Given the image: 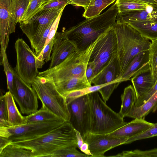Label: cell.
I'll return each mask as SVG.
<instances>
[{
  "label": "cell",
  "instance_id": "1",
  "mask_svg": "<svg viewBox=\"0 0 157 157\" xmlns=\"http://www.w3.org/2000/svg\"><path fill=\"white\" fill-rule=\"evenodd\" d=\"M10 144L31 150L36 157H51L56 151L67 147H77L75 129L70 121L34 138Z\"/></svg>",
  "mask_w": 157,
  "mask_h": 157
},
{
  "label": "cell",
  "instance_id": "2",
  "mask_svg": "<svg viewBox=\"0 0 157 157\" xmlns=\"http://www.w3.org/2000/svg\"><path fill=\"white\" fill-rule=\"evenodd\" d=\"M119 11L115 2L101 14L81 21L63 32L76 43L79 50H84L101 34L115 25Z\"/></svg>",
  "mask_w": 157,
  "mask_h": 157
},
{
  "label": "cell",
  "instance_id": "3",
  "mask_svg": "<svg viewBox=\"0 0 157 157\" xmlns=\"http://www.w3.org/2000/svg\"><path fill=\"white\" fill-rule=\"evenodd\" d=\"M114 28L121 77L128 64L136 56L142 52L149 50L151 42L128 23L116 22Z\"/></svg>",
  "mask_w": 157,
  "mask_h": 157
},
{
  "label": "cell",
  "instance_id": "4",
  "mask_svg": "<svg viewBox=\"0 0 157 157\" xmlns=\"http://www.w3.org/2000/svg\"><path fill=\"white\" fill-rule=\"evenodd\" d=\"M98 91L87 94L91 113V132L110 133L126 122L119 113L116 112L107 105Z\"/></svg>",
  "mask_w": 157,
  "mask_h": 157
},
{
  "label": "cell",
  "instance_id": "5",
  "mask_svg": "<svg viewBox=\"0 0 157 157\" xmlns=\"http://www.w3.org/2000/svg\"><path fill=\"white\" fill-rule=\"evenodd\" d=\"M98 39L86 49L78 50L72 53L56 66L39 72L38 76L51 78L55 83L73 77H86V67Z\"/></svg>",
  "mask_w": 157,
  "mask_h": 157
},
{
  "label": "cell",
  "instance_id": "6",
  "mask_svg": "<svg viewBox=\"0 0 157 157\" xmlns=\"http://www.w3.org/2000/svg\"><path fill=\"white\" fill-rule=\"evenodd\" d=\"M31 86L42 104L59 118L69 121L71 115L66 98L58 91L52 78L38 76Z\"/></svg>",
  "mask_w": 157,
  "mask_h": 157
},
{
  "label": "cell",
  "instance_id": "7",
  "mask_svg": "<svg viewBox=\"0 0 157 157\" xmlns=\"http://www.w3.org/2000/svg\"><path fill=\"white\" fill-rule=\"evenodd\" d=\"M64 8L43 9L41 8L28 20L19 22L20 28L29 39L35 53L44 33Z\"/></svg>",
  "mask_w": 157,
  "mask_h": 157
},
{
  "label": "cell",
  "instance_id": "8",
  "mask_svg": "<svg viewBox=\"0 0 157 157\" xmlns=\"http://www.w3.org/2000/svg\"><path fill=\"white\" fill-rule=\"evenodd\" d=\"M65 122L62 119L58 118L17 126L0 128V136L9 139L11 143L28 140L47 133Z\"/></svg>",
  "mask_w": 157,
  "mask_h": 157
},
{
  "label": "cell",
  "instance_id": "9",
  "mask_svg": "<svg viewBox=\"0 0 157 157\" xmlns=\"http://www.w3.org/2000/svg\"><path fill=\"white\" fill-rule=\"evenodd\" d=\"M114 26L98 37L91 54L89 63L94 67L95 76L107 65L113 55L117 52Z\"/></svg>",
  "mask_w": 157,
  "mask_h": 157
},
{
  "label": "cell",
  "instance_id": "10",
  "mask_svg": "<svg viewBox=\"0 0 157 157\" xmlns=\"http://www.w3.org/2000/svg\"><path fill=\"white\" fill-rule=\"evenodd\" d=\"M14 47L16 64L14 69L22 79L31 85L39 73L36 56L22 38L16 40Z\"/></svg>",
  "mask_w": 157,
  "mask_h": 157
},
{
  "label": "cell",
  "instance_id": "11",
  "mask_svg": "<svg viewBox=\"0 0 157 157\" xmlns=\"http://www.w3.org/2000/svg\"><path fill=\"white\" fill-rule=\"evenodd\" d=\"M14 75L11 92L22 113L29 115L38 110V97L31 85L22 79L13 70Z\"/></svg>",
  "mask_w": 157,
  "mask_h": 157
},
{
  "label": "cell",
  "instance_id": "12",
  "mask_svg": "<svg viewBox=\"0 0 157 157\" xmlns=\"http://www.w3.org/2000/svg\"><path fill=\"white\" fill-rule=\"evenodd\" d=\"M68 106L71 115L69 121L74 128L82 137L91 132V113L87 94L72 100Z\"/></svg>",
  "mask_w": 157,
  "mask_h": 157
},
{
  "label": "cell",
  "instance_id": "13",
  "mask_svg": "<svg viewBox=\"0 0 157 157\" xmlns=\"http://www.w3.org/2000/svg\"><path fill=\"white\" fill-rule=\"evenodd\" d=\"M88 144L92 157H105L104 154L108 151L117 146L125 144L128 138L113 136L109 133L97 134L91 132L83 137Z\"/></svg>",
  "mask_w": 157,
  "mask_h": 157
},
{
  "label": "cell",
  "instance_id": "14",
  "mask_svg": "<svg viewBox=\"0 0 157 157\" xmlns=\"http://www.w3.org/2000/svg\"><path fill=\"white\" fill-rule=\"evenodd\" d=\"M17 23L13 11V0H0V40L1 47L6 49L10 35L15 32Z\"/></svg>",
  "mask_w": 157,
  "mask_h": 157
},
{
  "label": "cell",
  "instance_id": "15",
  "mask_svg": "<svg viewBox=\"0 0 157 157\" xmlns=\"http://www.w3.org/2000/svg\"><path fill=\"white\" fill-rule=\"evenodd\" d=\"M78 50L75 42L69 39L63 32H56L54 36L52 52L48 69L58 65L72 53Z\"/></svg>",
  "mask_w": 157,
  "mask_h": 157
},
{
  "label": "cell",
  "instance_id": "16",
  "mask_svg": "<svg viewBox=\"0 0 157 157\" xmlns=\"http://www.w3.org/2000/svg\"><path fill=\"white\" fill-rule=\"evenodd\" d=\"M116 21L129 23L139 21L157 22V4L147 3L144 10L118 12Z\"/></svg>",
  "mask_w": 157,
  "mask_h": 157
},
{
  "label": "cell",
  "instance_id": "17",
  "mask_svg": "<svg viewBox=\"0 0 157 157\" xmlns=\"http://www.w3.org/2000/svg\"><path fill=\"white\" fill-rule=\"evenodd\" d=\"M121 79L123 80L120 76L117 52L113 55L107 65L94 77L91 83L94 85L111 84Z\"/></svg>",
  "mask_w": 157,
  "mask_h": 157
},
{
  "label": "cell",
  "instance_id": "18",
  "mask_svg": "<svg viewBox=\"0 0 157 157\" xmlns=\"http://www.w3.org/2000/svg\"><path fill=\"white\" fill-rule=\"evenodd\" d=\"M153 123L143 118H135L116 130L110 133L112 135L125 137L128 139L143 133L151 127Z\"/></svg>",
  "mask_w": 157,
  "mask_h": 157
},
{
  "label": "cell",
  "instance_id": "19",
  "mask_svg": "<svg viewBox=\"0 0 157 157\" xmlns=\"http://www.w3.org/2000/svg\"><path fill=\"white\" fill-rule=\"evenodd\" d=\"M131 80L137 99L146 93L156 83L150 67L136 74Z\"/></svg>",
  "mask_w": 157,
  "mask_h": 157
},
{
  "label": "cell",
  "instance_id": "20",
  "mask_svg": "<svg viewBox=\"0 0 157 157\" xmlns=\"http://www.w3.org/2000/svg\"><path fill=\"white\" fill-rule=\"evenodd\" d=\"M149 50L142 52L132 60L122 74L124 82L128 81L137 73L150 67Z\"/></svg>",
  "mask_w": 157,
  "mask_h": 157
},
{
  "label": "cell",
  "instance_id": "21",
  "mask_svg": "<svg viewBox=\"0 0 157 157\" xmlns=\"http://www.w3.org/2000/svg\"><path fill=\"white\" fill-rule=\"evenodd\" d=\"M55 83L58 91L65 97L71 92L91 86L86 77H73Z\"/></svg>",
  "mask_w": 157,
  "mask_h": 157
},
{
  "label": "cell",
  "instance_id": "22",
  "mask_svg": "<svg viewBox=\"0 0 157 157\" xmlns=\"http://www.w3.org/2000/svg\"><path fill=\"white\" fill-rule=\"evenodd\" d=\"M157 110V90L141 105L134 107L126 117L134 119L143 118L151 112Z\"/></svg>",
  "mask_w": 157,
  "mask_h": 157
},
{
  "label": "cell",
  "instance_id": "23",
  "mask_svg": "<svg viewBox=\"0 0 157 157\" xmlns=\"http://www.w3.org/2000/svg\"><path fill=\"white\" fill-rule=\"evenodd\" d=\"M121 105L119 113L123 118L135 106L137 100L135 91L132 86L125 87L121 96Z\"/></svg>",
  "mask_w": 157,
  "mask_h": 157
},
{
  "label": "cell",
  "instance_id": "24",
  "mask_svg": "<svg viewBox=\"0 0 157 157\" xmlns=\"http://www.w3.org/2000/svg\"><path fill=\"white\" fill-rule=\"evenodd\" d=\"M128 23L144 37L151 41L157 40V22L136 21Z\"/></svg>",
  "mask_w": 157,
  "mask_h": 157
},
{
  "label": "cell",
  "instance_id": "25",
  "mask_svg": "<svg viewBox=\"0 0 157 157\" xmlns=\"http://www.w3.org/2000/svg\"><path fill=\"white\" fill-rule=\"evenodd\" d=\"M8 113V121L10 127L22 124L24 116L18 110L14 99L11 92L8 91L6 92Z\"/></svg>",
  "mask_w": 157,
  "mask_h": 157
},
{
  "label": "cell",
  "instance_id": "26",
  "mask_svg": "<svg viewBox=\"0 0 157 157\" xmlns=\"http://www.w3.org/2000/svg\"><path fill=\"white\" fill-rule=\"evenodd\" d=\"M60 118L49 110L44 104L34 113L24 116L23 124Z\"/></svg>",
  "mask_w": 157,
  "mask_h": 157
},
{
  "label": "cell",
  "instance_id": "27",
  "mask_svg": "<svg viewBox=\"0 0 157 157\" xmlns=\"http://www.w3.org/2000/svg\"><path fill=\"white\" fill-rule=\"evenodd\" d=\"M116 0H91L84 10L83 16L89 18L98 16L105 8L113 3Z\"/></svg>",
  "mask_w": 157,
  "mask_h": 157
},
{
  "label": "cell",
  "instance_id": "28",
  "mask_svg": "<svg viewBox=\"0 0 157 157\" xmlns=\"http://www.w3.org/2000/svg\"><path fill=\"white\" fill-rule=\"evenodd\" d=\"M0 157H36L31 150L10 144L0 151Z\"/></svg>",
  "mask_w": 157,
  "mask_h": 157
},
{
  "label": "cell",
  "instance_id": "29",
  "mask_svg": "<svg viewBox=\"0 0 157 157\" xmlns=\"http://www.w3.org/2000/svg\"><path fill=\"white\" fill-rule=\"evenodd\" d=\"M6 50L4 48L1 47L0 64L3 67L6 75L7 89L11 92L13 84L14 69L9 63Z\"/></svg>",
  "mask_w": 157,
  "mask_h": 157
},
{
  "label": "cell",
  "instance_id": "30",
  "mask_svg": "<svg viewBox=\"0 0 157 157\" xmlns=\"http://www.w3.org/2000/svg\"><path fill=\"white\" fill-rule=\"evenodd\" d=\"M118 12L144 9L147 3L136 0H117Z\"/></svg>",
  "mask_w": 157,
  "mask_h": 157
},
{
  "label": "cell",
  "instance_id": "31",
  "mask_svg": "<svg viewBox=\"0 0 157 157\" xmlns=\"http://www.w3.org/2000/svg\"><path fill=\"white\" fill-rule=\"evenodd\" d=\"M120 80H118L111 84H105L91 86L71 92L67 94L65 97L67 104L71 101L77 98L92 92L98 91L101 88L108 85L111 84Z\"/></svg>",
  "mask_w": 157,
  "mask_h": 157
},
{
  "label": "cell",
  "instance_id": "32",
  "mask_svg": "<svg viewBox=\"0 0 157 157\" xmlns=\"http://www.w3.org/2000/svg\"><path fill=\"white\" fill-rule=\"evenodd\" d=\"M110 156L113 157H157V148L146 151L136 149L131 151H124L117 155Z\"/></svg>",
  "mask_w": 157,
  "mask_h": 157
},
{
  "label": "cell",
  "instance_id": "33",
  "mask_svg": "<svg viewBox=\"0 0 157 157\" xmlns=\"http://www.w3.org/2000/svg\"><path fill=\"white\" fill-rule=\"evenodd\" d=\"M54 40V37L45 46L40 54L36 56L38 68H41L45 62H47L51 60V54L53 49Z\"/></svg>",
  "mask_w": 157,
  "mask_h": 157
},
{
  "label": "cell",
  "instance_id": "34",
  "mask_svg": "<svg viewBox=\"0 0 157 157\" xmlns=\"http://www.w3.org/2000/svg\"><path fill=\"white\" fill-rule=\"evenodd\" d=\"M149 50V63L153 76L157 82V40L151 41Z\"/></svg>",
  "mask_w": 157,
  "mask_h": 157
},
{
  "label": "cell",
  "instance_id": "35",
  "mask_svg": "<svg viewBox=\"0 0 157 157\" xmlns=\"http://www.w3.org/2000/svg\"><path fill=\"white\" fill-rule=\"evenodd\" d=\"M31 0H13L14 13L17 22L21 21Z\"/></svg>",
  "mask_w": 157,
  "mask_h": 157
},
{
  "label": "cell",
  "instance_id": "36",
  "mask_svg": "<svg viewBox=\"0 0 157 157\" xmlns=\"http://www.w3.org/2000/svg\"><path fill=\"white\" fill-rule=\"evenodd\" d=\"M0 128L10 126L8 121V113L6 97L5 94L0 97Z\"/></svg>",
  "mask_w": 157,
  "mask_h": 157
},
{
  "label": "cell",
  "instance_id": "37",
  "mask_svg": "<svg viewBox=\"0 0 157 157\" xmlns=\"http://www.w3.org/2000/svg\"><path fill=\"white\" fill-rule=\"evenodd\" d=\"M75 147H67L56 151L51 157H90L82 153Z\"/></svg>",
  "mask_w": 157,
  "mask_h": 157
},
{
  "label": "cell",
  "instance_id": "38",
  "mask_svg": "<svg viewBox=\"0 0 157 157\" xmlns=\"http://www.w3.org/2000/svg\"><path fill=\"white\" fill-rule=\"evenodd\" d=\"M157 136V123L153 125L143 133L136 136L128 139L125 144H128L135 141L148 139Z\"/></svg>",
  "mask_w": 157,
  "mask_h": 157
},
{
  "label": "cell",
  "instance_id": "39",
  "mask_svg": "<svg viewBox=\"0 0 157 157\" xmlns=\"http://www.w3.org/2000/svg\"><path fill=\"white\" fill-rule=\"evenodd\" d=\"M43 0H31L21 21L28 20L41 8Z\"/></svg>",
  "mask_w": 157,
  "mask_h": 157
},
{
  "label": "cell",
  "instance_id": "40",
  "mask_svg": "<svg viewBox=\"0 0 157 157\" xmlns=\"http://www.w3.org/2000/svg\"><path fill=\"white\" fill-rule=\"evenodd\" d=\"M71 3V0H53L44 3L41 8L43 9H63Z\"/></svg>",
  "mask_w": 157,
  "mask_h": 157
},
{
  "label": "cell",
  "instance_id": "41",
  "mask_svg": "<svg viewBox=\"0 0 157 157\" xmlns=\"http://www.w3.org/2000/svg\"><path fill=\"white\" fill-rule=\"evenodd\" d=\"M157 90V82L146 93L137 99L135 107L141 105Z\"/></svg>",
  "mask_w": 157,
  "mask_h": 157
},
{
  "label": "cell",
  "instance_id": "42",
  "mask_svg": "<svg viewBox=\"0 0 157 157\" xmlns=\"http://www.w3.org/2000/svg\"><path fill=\"white\" fill-rule=\"evenodd\" d=\"M86 76L89 82L92 84V80L95 76V75L93 65L89 62L86 70Z\"/></svg>",
  "mask_w": 157,
  "mask_h": 157
},
{
  "label": "cell",
  "instance_id": "43",
  "mask_svg": "<svg viewBox=\"0 0 157 157\" xmlns=\"http://www.w3.org/2000/svg\"><path fill=\"white\" fill-rule=\"evenodd\" d=\"M71 4L83 7L85 10L88 7L91 0H71Z\"/></svg>",
  "mask_w": 157,
  "mask_h": 157
},
{
  "label": "cell",
  "instance_id": "44",
  "mask_svg": "<svg viewBox=\"0 0 157 157\" xmlns=\"http://www.w3.org/2000/svg\"><path fill=\"white\" fill-rule=\"evenodd\" d=\"M75 131L76 135L77 147L80 149L82 144L85 142V141L80 133L75 129Z\"/></svg>",
  "mask_w": 157,
  "mask_h": 157
},
{
  "label": "cell",
  "instance_id": "45",
  "mask_svg": "<svg viewBox=\"0 0 157 157\" xmlns=\"http://www.w3.org/2000/svg\"><path fill=\"white\" fill-rule=\"evenodd\" d=\"M10 143L11 142L9 139L0 136V151Z\"/></svg>",
  "mask_w": 157,
  "mask_h": 157
},
{
  "label": "cell",
  "instance_id": "46",
  "mask_svg": "<svg viewBox=\"0 0 157 157\" xmlns=\"http://www.w3.org/2000/svg\"><path fill=\"white\" fill-rule=\"evenodd\" d=\"M85 154L92 157L89 148V145L87 143L85 142L82 144L79 149Z\"/></svg>",
  "mask_w": 157,
  "mask_h": 157
},
{
  "label": "cell",
  "instance_id": "47",
  "mask_svg": "<svg viewBox=\"0 0 157 157\" xmlns=\"http://www.w3.org/2000/svg\"><path fill=\"white\" fill-rule=\"evenodd\" d=\"M141 1L143 2L151 4H157V3L153 0H136Z\"/></svg>",
  "mask_w": 157,
  "mask_h": 157
},
{
  "label": "cell",
  "instance_id": "48",
  "mask_svg": "<svg viewBox=\"0 0 157 157\" xmlns=\"http://www.w3.org/2000/svg\"><path fill=\"white\" fill-rule=\"evenodd\" d=\"M52 0H43V4L45 2H47L52 1Z\"/></svg>",
  "mask_w": 157,
  "mask_h": 157
},
{
  "label": "cell",
  "instance_id": "49",
  "mask_svg": "<svg viewBox=\"0 0 157 157\" xmlns=\"http://www.w3.org/2000/svg\"><path fill=\"white\" fill-rule=\"evenodd\" d=\"M157 3V0H153Z\"/></svg>",
  "mask_w": 157,
  "mask_h": 157
}]
</instances>
